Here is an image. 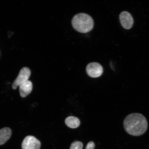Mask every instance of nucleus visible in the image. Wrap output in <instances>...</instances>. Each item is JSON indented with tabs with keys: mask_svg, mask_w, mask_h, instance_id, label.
I'll list each match as a JSON object with an SVG mask.
<instances>
[{
	"mask_svg": "<svg viewBox=\"0 0 149 149\" xmlns=\"http://www.w3.org/2000/svg\"><path fill=\"white\" fill-rule=\"evenodd\" d=\"M72 25L78 32L85 33L89 32L94 27V21L92 17L85 13L76 14L72 18Z\"/></svg>",
	"mask_w": 149,
	"mask_h": 149,
	"instance_id": "2",
	"label": "nucleus"
},
{
	"mask_svg": "<svg viewBox=\"0 0 149 149\" xmlns=\"http://www.w3.org/2000/svg\"><path fill=\"white\" fill-rule=\"evenodd\" d=\"M31 75V71L29 68L24 67L21 69L17 77L13 84V89H16L20 85L28 81Z\"/></svg>",
	"mask_w": 149,
	"mask_h": 149,
	"instance_id": "3",
	"label": "nucleus"
},
{
	"mask_svg": "<svg viewBox=\"0 0 149 149\" xmlns=\"http://www.w3.org/2000/svg\"><path fill=\"white\" fill-rule=\"evenodd\" d=\"M66 125L71 128H77L80 125V121L77 117L70 116L67 117L65 120Z\"/></svg>",
	"mask_w": 149,
	"mask_h": 149,
	"instance_id": "9",
	"label": "nucleus"
},
{
	"mask_svg": "<svg viewBox=\"0 0 149 149\" xmlns=\"http://www.w3.org/2000/svg\"><path fill=\"white\" fill-rule=\"evenodd\" d=\"M120 19L121 25L124 29H130L133 25L134 20L133 17L129 13L126 11L121 13Z\"/></svg>",
	"mask_w": 149,
	"mask_h": 149,
	"instance_id": "6",
	"label": "nucleus"
},
{
	"mask_svg": "<svg viewBox=\"0 0 149 149\" xmlns=\"http://www.w3.org/2000/svg\"><path fill=\"white\" fill-rule=\"evenodd\" d=\"M40 141L32 136H27L22 144V149H40Z\"/></svg>",
	"mask_w": 149,
	"mask_h": 149,
	"instance_id": "5",
	"label": "nucleus"
},
{
	"mask_svg": "<svg viewBox=\"0 0 149 149\" xmlns=\"http://www.w3.org/2000/svg\"><path fill=\"white\" fill-rule=\"evenodd\" d=\"M123 125L128 134L133 136H139L146 131L148 123L145 117L141 113H130L125 118Z\"/></svg>",
	"mask_w": 149,
	"mask_h": 149,
	"instance_id": "1",
	"label": "nucleus"
},
{
	"mask_svg": "<svg viewBox=\"0 0 149 149\" xmlns=\"http://www.w3.org/2000/svg\"><path fill=\"white\" fill-rule=\"evenodd\" d=\"M12 130L8 127H4L0 130V145L4 144L10 138Z\"/></svg>",
	"mask_w": 149,
	"mask_h": 149,
	"instance_id": "8",
	"label": "nucleus"
},
{
	"mask_svg": "<svg viewBox=\"0 0 149 149\" xmlns=\"http://www.w3.org/2000/svg\"><path fill=\"white\" fill-rule=\"evenodd\" d=\"M83 144L81 141H74L71 144L70 149H82Z\"/></svg>",
	"mask_w": 149,
	"mask_h": 149,
	"instance_id": "10",
	"label": "nucleus"
},
{
	"mask_svg": "<svg viewBox=\"0 0 149 149\" xmlns=\"http://www.w3.org/2000/svg\"><path fill=\"white\" fill-rule=\"evenodd\" d=\"M95 148L94 143L93 141H90L87 145L86 149H94Z\"/></svg>",
	"mask_w": 149,
	"mask_h": 149,
	"instance_id": "11",
	"label": "nucleus"
},
{
	"mask_svg": "<svg viewBox=\"0 0 149 149\" xmlns=\"http://www.w3.org/2000/svg\"><path fill=\"white\" fill-rule=\"evenodd\" d=\"M87 73L90 77L97 78L100 77L103 73V68L101 65L96 62L89 63L86 68Z\"/></svg>",
	"mask_w": 149,
	"mask_h": 149,
	"instance_id": "4",
	"label": "nucleus"
},
{
	"mask_svg": "<svg viewBox=\"0 0 149 149\" xmlns=\"http://www.w3.org/2000/svg\"><path fill=\"white\" fill-rule=\"evenodd\" d=\"M20 96L22 98L26 97L31 92L33 89V84L31 81H28L19 86Z\"/></svg>",
	"mask_w": 149,
	"mask_h": 149,
	"instance_id": "7",
	"label": "nucleus"
}]
</instances>
